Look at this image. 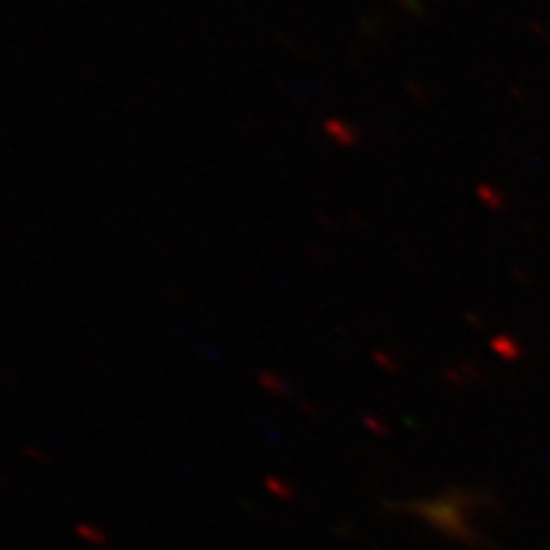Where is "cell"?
Returning a JSON list of instances; mask_svg holds the SVG:
<instances>
[{
  "instance_id": "7a4b0ae2",
  "label": "cell",
  "mask_w": 550,
  "mask_h": 550,
  "mask_svg": "<svg viewBox=\"0 0 550 550\" xmlns=\"http://www.w3.org/2000/svg\"><path fill=\"white\" fill-rule=\"evenodd\" d=\"M257 383L261 390H266L268 395H275V397H287L291 395V386L287 381L282 379L280 374L270 372V369H264V372L257 374Z\"/></svg>"
},
{
  "instance_id": "3957f363",
  "label": "cell",
  "mask_w": 550,
  "mask_h": 550,
  "mask_svg": "<svg viewBox=\"0 0 550 550\" xmlns=\"http://www.w3.org/2000/svg\"><path fill=\"white\" fill-rule=\"evenodd\" d=\"M74 532H76V537L80 541H85V544L94 546V548H101L110 541V534L94 523H78L76 527H74Z\"/></svg>"
},
{
  "instance_id": "6da1fadb",
  "label": "cell",
  "mask_w": 550,
  "mask_h": 550,
  "mask_svg": "<svg viewBox=\"0 0 550 550\" xmlns=\"http://www.w3.org/2000/svg\"><path fill=\"white\" fill-rule=\"evenodd\" d=\"M264 486H266V491L273 495V498L280 500V502H293L298 498L296 486H293L291 481H287V479L277 477V474H268V477L264 479Z\"/></svg>"
},
{
  "instance_id": "277c9868",
  "label": "cell",
  "mask_w": 550,
  "mask_h": 550,
  "mask_svg": "<svg viewBox=\"0 0 550 550\" xmlns=\"http://www.w3.org/2000/svg\"><path fill=\"white\" fill-rule=\"evenodd\" d=\"M24 454L30 456V461H40V463H46V458H49L46 454H42L40 449L35 452V449H30V447H24Z\"/></svg>"
}]
</instances>
